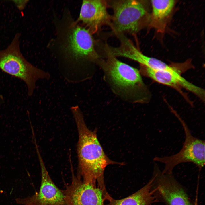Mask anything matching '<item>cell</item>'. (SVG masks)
<instances>
[{"mask_svg": "<svg viewBox=\"0 0 205 205\" xmlns=\"http://www.w3.org/2000/svg\"><path fill=\"white\" fill-rule=\"evenodd\" d=\"M70 109L78 132L77 176L85 183L97 184L105 188L104 172L106 167L110 165H123L125 163L113 161L108 157L97 138V129L92 130L87 127L79 106H72Z\"/></svg>", "mask_w": 205, "mask_h": 205, "instance_id": "obj_1", "label": "cell"}, {"mask_svg": "<svg viewBox=\"0 0 205 205\" xmlns=\"http://www.w3.org/2000/svg\"><path fill=\"white\" fill-rule=\"evenodd\" d=\"M106 59L97 65L112 91L122 100L132 103H144L148 99V91L139 70L107 53Z\"/></svg>", "mask_w": 205, "mask_h": 205, "instance_id": "obj_2", "label": "cell"}, {"mask_svg": "<svg viewBox=\"0 0 205 205\" xmlns=\"http://www.w3.org/2000/svg\"><path fill=\"white\" fill-rule=\"evenodd\" d=\"M20 33H17L7 47L0 50V69L23 81L27 87L28 95L31 97L37 81L48 80L50 75L48 72L32 65L24 57L20 48Z\"/></svg>", "mask_w": 205, "mask_h": 205, "instance_id": "obj_3", "label": "cell"}, {"mask_svg": "<svg viewBox=\"0 0 205 205\" xmlns=\"http://www.w3.org/2000/svg\"><path fill=\"white\" fill-rule=\"evenodd\" d=\"M182 126L185 134V140L180 151L175 154L163 157H155L153 160L165 164L162 171L172 174L174 167L182 163L191 162L201 169L205 164V141L194 137L188 126L180 117L175 113Z\"/></svg>", "mask_w": 205, "mask_h": 205, "instance_id": "obj_4", "label": "cell"}, {"mask_svg": "<svg viewBox=\"0 0 205 205\" xmlns=\"http://www.w3.org/2000/svg\"><path fill=\"white\" fill-rule=\"evenodd\" d=\"M157 202L165 205H194L186 192L172 174L165 173L156 164L151 179Z\"/></svg>", "mask_w": 205, "mask_h": 205, "instance_id": "obj_5", "label": "cell"}, {"mask_svg": "<svg viewBox=\"0 0 205 205\" xmlns=\"http://www.w3.org/2000/svg\"><path fill=\"white\" fill-rule=\"evenodd\" d=\"M114 14L110 26L116 33L134 34L140 29L141 21L146 14L142 3L136 0L114 1Z\"/></svg>", "mask_w": 205, "mask_h": 205, "instance_id": "obj_6", "label": "cell"}, {"mask_svg": "<svg viewBox=\"0 0 205 205\" xmlns=\"http://www.w3.org/2000/svg\"><path fill=\"white\" fill-rule=\"evenodd\" d=\"M69 30L65 48L68 56L75 62L97 64L99 56L95 50L91 33L77 22L72 23Z\"/></svg>", "mask_w": 205, "mask_h": 205, "instance_id": "obj_7", "label": "cell"}, {"mask_svg": "<svg viewBox=\"0 0 205 205\" xmlns=\"http://www.w3.org/2000/svg\"><path fill=\"white\" fill-rule=\"evenodd\" d=\"M71 164L72 181L64 190L67 205H105L110 196L106 189L97 184L86 183L75 176Z\"/></svg>", "mask_w": 205, "mask_h": 205, "instance_id": "obj_8", "label": "cell"}, {"mask_svg": "<svg viewBox=\"0 0 205 205\" xmlns=\"http://www.w3.org/2000/svg\"><path fill=\"white\" fill-rule=\"evenodd\" d=\"M40 167L41 180L38 192L33 195L16 200L23 205H67L64 191L59 189L50 178L38 147H35Z\"/></svg>", "mask_w": 205, "mask_h": 205, "instance_id": "obj_9", "label": "cell"}, {"mask_svg": "<svg viewBox=\"0 0 205 205\" xmlns=\"http://www.w3.org/2000/svg\"><path fill=\"white\" fill-rule=\"evenodd\" d=\"M105 1L83 0L77 22H80L92 34L104 25H111L112 17L107 10Z\"/></svg>", "mask_w": 205, "mask_h": 205, "instance_id": "obj_10", "label": "cell"}, {"mask_svg": "<svg viewBox=\"0 0 205 205\" xmlns=\"http://www.w3.org/2000/svg\"><path fill=\"white\" fill-rule=\"evenodd\" d=\"M139 71L140 73L158 83L176 88H184L202 100H204V90L188 81L173 67L169 69L156 70L141 66Z\"/></svg>", "mask_w": 205, "mask_h": 205, "instance_id": "obj_11", "label": "cell"}, {"mask_svg": "<svg viewBox=\"0 0 205 205\" xmlns=\"http://www.w3.org/2000/svg\"><path fill=\"white\" fill-rule=\"evenodd\" d=\"M106 200L108 202L107 205H151L157 202L151 179L145 186L127 197L115 200L110 196Z\"/></svg>", "mask_w": 205, "mask_h": 205, "instance_id": "obj_12", "label": "cell"}, {"mask_svg": "<svg viewBox=\"0 0 205 205\" xmlns=\"http://www.w3.org/2000/svg\"><path fill=\"white\" fill-rule=\"evenodd\" d=\"M175 2L173 0H153L151 1L153 19L161 21L170 14Z\"/></svg>", "mask_w": 205, "mask_h": 205, "instance_id": "obj_13", "label": "cell"}, {"mask_svg": "<svg viewBox=\"0 0 205 205\" xmlns=\"http://www.w3.org/2000/svg\"><path fill=\"white\" fill-rule=\"evenodd\" d=\"M138 62L141 66L154 70L167 69L173 67L159 59L147 56L143 54L139 56Z\"/></svg>", "mask_w": 205, "mask_h": 205, "instance_id": "obj_14", "label": "cell"}, {"mask_svg": "<svg viewBox=\"0 0 205 205\" xmlns=\"http://www.w3.org/2000/svg\"><path fill=\"white\" fill-rule=\"evenodd\" d=\"M28 0H14L13 1V3L18 9L20 10L23 9L26 7Z\"/></svg>", "mask_w": 205, "mask_h": 205, "instance_id": "obj_15", "label": "cell"}, {"mask_svg": "<svg viewBox=\"0 0 205 205\" xmlns=\"http://www.w3.org/2000/svg\"><path fill=\"white\" fill-rule=\"evenodd\" d=\"M4 102V99L3 96L0 94V108Z\"/></svg>", "mask_w": 205, "mask_h": 205, "instance_id": "obj_16", "label": "cell"}]
</instances>
